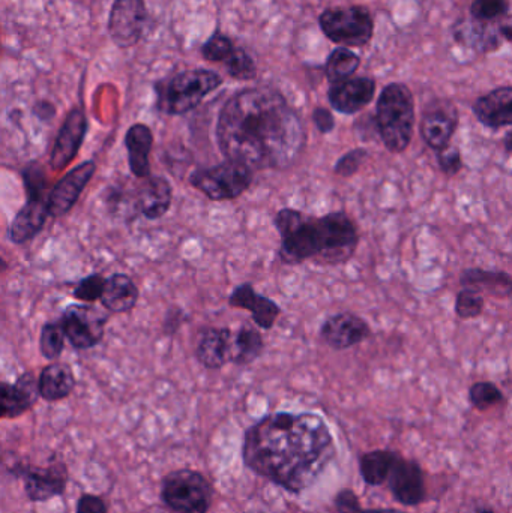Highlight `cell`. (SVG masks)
I'll return each instance as SVG.
<instances>
[{
  "mask_svg": "<svg viewBox=\"0 0 512 513\" xmlns=\"http://www.w3.org/2000/svg\"><path fill=\"white\" fill-rule=\"evenodd\" d=\"M463 287L475 288L479 293H487L490 296L509 297L512 294V278L505 272L497 270H482L478 267H470L464 270L460 276Z\"/></svg>",
  "mask_w": 512,
  "mask_h": 513,
  "instance_id": "83f0119b",
  "label": "cell"
},
{
  "mask_svg": "<svg viewBox=\"0 0 512 513\" xmlns=\"http://www.w3.org/2000/svg\"><path fill=\"white\" fill-rule=\"evenodd\" d=\"M386 485L394 500L406 507L419 506L427 498V483L421 464L416 459L404 458L401 453Z\"/></svg>",
  "mask_w": 512,
  "mask_h": 513,
  "instance_id": "8fae6325",
  "label": "cell"
},
{
  "mask_svg": "<svg viewBox=\"0 0 512 513\" xmlns=\"http://www.w3.org/2000/svg\"><path fill=\"white\" fill-rule=\"evenodd\" d=\"M50 212L47 200L28 198L25 206L17 212L10 225V239L16 245H23L34 239L46 227Z\"/></svg>",
  "mask_w": 512,
  "mask_h": 513,
  "instance_id": "d4e9b609",
  "label": "cell"
},
{
  "mask_svg": "<svg viewBox=\"0 0 512 513\" xmlns=\"http://www.w3.org/2000/svg\"><path fill=\"white\" fill-rule=\"evenodd\" d=\"M215 134L224 158L253 170H287L307 143L301 117L271 87L235 93L221 108Z\"/></svg>",
  "mask_w": 512,
  "mask_h": 513,
  "instance_id": "6da1fadb",
  "label": "cell"
},
{
  "mask_svg": "<svg viewBox=\"0 0 512 513\" xmlns=\"http://www.w3.org/2000/svg\"><path fill=\"white\" fill-rule=\"evenodd\" d=\"M508 9L506 0H473L472 15L475 20L491 21L502 18Z\"/></svg>",
  "mask_w": 512,
  "mask_h": 513,
  "instance_id": "f35d334b",
  "label": "cell"
},
{
  "mask_svg": "<svg viewBox=\"0 0 512 513\" xmlns=\"http://www.w3.org/2000/svg\"><path fill=\"white\" fill-rule=\"evenodd\" d=\"M10 473L23 480L26 497L34 503H44L64 494L70 480L67 464L56 456L46 467L19 462L10 468Z\"/></svg>",
  "mask_w": 512,
  "mask_h": 513,
  "instance_id": "9c48e42d",
  "label": "cell"
},
{
  "mask_svg": "<svg viewBox=\"0 0 512 513\" xmlns=\"http://www.w3.org/2000/svg\"><path fill=\"white\" fill-rule=\"evenodd\" d=\"M139 296V287L133 278L125 273H113L107 278L101 303L113 314H125L136 308Z\"/></svg>",
  "mask_w": 512,
  "mask_h": 513,
  "instance_id": "484cf974",
  "label": "cell"
},
{
  "mask_svg": "<svg viewBox=\"0 0 512 513\" xmlns=\"http://www.w3.org/2000/svg\"><path fill=\"white\" fill-rule=\"evenodd\" d=\"M254 170L242 162L226 161L191 173L190 183L212 201L235 200L253 185Z\"/></svg>",
  "mask_w": 512,
  "mask_h": 513,
  "instance_id": "52a82bcc",
  "label": "cell"
},
{
  "mask_svg": "<svg viewBox=\"0 0 512 513\" xmlns=\"http://www.w3.org/2000/svg\"><path fill=\"white\" fill-rule=\"evenodd\" d=\"M221 84V75L209 69L197 68L178 72L155 84L157 108L167 116H181L194 110Z\"/></svg>",
  "mask_w": 512,
  "mask_h": 513,
  "instance_id": "277c9868",
  "label": "cell"
},
{
  "mask_svg": "<svg viewBox=\"0 0 512 513\" xmlns=\"http://www.w3.org/2000/svg\"><path fill=\"white\" fill-rule=\"evenodd\" d=\"M274 225L281 237L278 255L289 266L305 261L337 266L349 261L358 248V228L344 212L313 216L284 207Z\"/></svg>",
  "mask_w": 512,
  "mask_h": 513,
  "instance_id": "3957f363",
  "label": "cell"
},
{
  "mask_svg": "<svg viewBox=\"0 0 512 513\" xmlns=\"http://www.w3.org/2000/svg\"><path fill=\"white\" fill-rule=\"evenodd\" d=\"M229 305L250 312L256 326L265 330L272 329L281 314L280 305L269 297L257 293L250 282H244L235 287L230 294Z\"/></svg>",
  "mask_w": 512,
  "mask_h": 513,
  "instance_id": "ffe728a7",
  "label": "cell"
},
{
  "mask_svg": "<svg viewBox=\"0 0 512 513\" xmlns=\"http://www.w3.org/2000/svg\"><path fill=\"white\" fill-rule=\"evenodd\" d=\"M265 350L262 333L250 324L239 327L233 344V362L238 366H247L256 362Z\"/></svg>",
  "mask_w": 512,
  "mask_h": 513,
  "instance_id": "f546056e",
  "label": "cell"
},
{
  "mask_svg": "<svg viewBox=\"0 0 512 513\" xmlns=\"http://www.w3.org/2000/svg\"><path fill=\"white\" fill-rule=\"evenodd\" d=\"M76 513H109V507L98 495L83 494L77 501Z\"/></svg>",
  "mask_w": 512,
  "mask_h": 513,
  "instance_id": "b9f144b4",
  "label": "cell"
},
{
  "mask_svg": "<svg viewBox=\"0 0 512 513\" xmlns=\"http://www.w3.org/2000/svg\"><path fill=\"white\" fill-rule=\"evenodd\" d=\"M38 386L44 401L58 402L67 399L76 387L73 368L68 363H50L41 371Z\"/></svg>",
  "mask_w": 512,
  "mask_h": 513,
  "instance_id": "4316f807",
  "label": "cell"
},
{
  "mask_svg": "<svg viewBox=\"0 0 512 513\" xmlns=\"http://www.w3.org/2000/svg\"><path fill=\"white\" fill-rule=\"evenodd\" d=\"M337 456L334 435L320 414H268L247 428L242 443L245 467L299 495L320 479Z\"/></svg>",
  "mask_w": 512,
  "mask_h": 513,
  "instance_id": "7a4b0ae2",
  "label": "cell"
},
{
  "mask_svg": "<svg viewBox=\"0 0 512 513\" xmlns=\"http://www.w3.org/2000/svg\"><path fill=\"white\" fill-rule=\"evenodd\" d=\"M361 60L349 48H335L326 62V77L332 84L341 83L349 80L356 71H358Z\"/></svg>",
  "mask_w": 512,
  "mask_h": 513,
  "instance_id": "4dcf8cb0",
  "label": "cell"
},
{
  "mask_svg": "<svg viewBox=\"0 0 512 513\" xmlns=\"http://www.w3.org/2000/svg\"><path fill=\"white\" fill-rule=\"evenodd\" d=\"M370 332V326L364 318L353 312H338L323 321L319 335L334 350H347L361 344L370 336Z\"/></svg>",
  "mask_w": 512,
  "mask_h": 513,
  "instance_id": "e0dca14e",
  "label": "cell"
},
{
  "mask_svg": "<svg viewBox=\"0 0 512 513\" xmlns=\"http://www.w3.org/2000/svg\"><path fill=\"white\" fill-rule=\"evenodd\" d=\"M97 173L95 161H86L77 165L73 170L68 171L52 189H50L49 206L52 218H61L71 212L76 206L79 198L82 197L88 183L91 182L94 174Z\"/></svg>",
  "mask_w": 512,
  "mask_h": 513,
  "instance_id": "5bb4252c",
  "label": "cell"
},
{
  "mask_svg": "<svg viewBox=\"0 0 512 513\" xmlns=\"http://www.w3.org/2000/svg\"><path fill=\"white\" fill-rule=\"evenodd\" d=\"M161 500L175 513H208L214 503V486L200 471L179 468L163 477Z\"/></svg>",
  "mask_w": 512,
  "mask_h": 513,
  "instance_id": "8992f818",
  "label": "cell"
},
{
  "mask_svg": "<svg viewBox=\"0 0 512 513\" xmlns=\"http://www.w3.org/2000/svg\"><path fill=\"white\" fill-rule=\"evenodd\" d=\"M376 83L371 78L356 77L332 84L328 98L334 110L343 114H355L373 101Z\"/></svg>",
  "mask_w": 512,
  "mask_h": 513,
  "instance_id": "7402d4cb",
  "label": "cell"
},
{
  "mask_svg": "<svg viewBox=\"0 0 512 513\" xmlns=\"http://www.w3.org/2000/svg\"><path fill=\"white\" fill-rule=\"evenodd\" d=\"M400 453L389 449H376L362 453L359 474L368 486L385 485Z\"/></svg>",
  "mask_w": 512,
  "mask_h": 513,
  "instance_id": "f1b7e54d",
  "label": "cell"
},
{
  "mask_svg": "<svg viewBox=\"0 0 512 513\" xmlns=\"http://www.w3.org/2000/svg\"><path fill=\"white\" fill-rule=\"evenodd\" d=\"M478 24H472L469 27H463L460 33H457V38L461 42L473 45V47L481 48V50H491L499 45V38L493 30L485 27V21L476 20Z\"/></svg>",
  "mask_w": 512,
  "mask_h": 513,
  "instance_id": "d590c367",
  "label": "cell"
},
{
  "mask_svg": "<svg viewBox=\"0 0 512 513\" xmlns=\"http://www.w3.org/2000/svg\"><path fill=\"white\" fill-rule=\"evenodd\" d=\"M235 336L227 327H206L200 332L196 357L200 365L209 369H220L233 362Z\"/></svg>",
  "mask_w": 512,
  "mask_h": 513,
  "instance_id": "d6986e66",
  "label": "cell"
},
{
  "mask_svg": "<svg viewBox=\"0 0 512 513\" xmlns=\"http://www.w3.org/2000/svg\"><path fill=\"white\" fill-rule=\"evenodd\" d=\"M59 320L71 347L89 350L103 341L109 315L92 305H70Z\"/></svg>",
  "mask_w": 512,
  "mask_h": 513,
  "instance_id": "30bf717a",
  "label": "cell"
},
{
  "mask_svg": "<svg viewBox=\"0 0 512 513\" xmlns=\"http://www.w3.org/2000/svg\"><path fill=\"white\" fill-rule=\"evenodd\" d=\"M152 146H154V134L148 125L134 123L130 126L125 134V147H127L130 171L137 179L152 176L151 161H149Z\"/></svg>",
  "mask_w": 512,
  "mask_h": 513,
  "instance_id": "cb8c5ba5",
  "label": "cell"
},
{
  "mask_svg": "<svg viewBox=\"0 0 512 513\" xmlns=\"http://www.w3.org/2000/svg\"><path fill=\"white\" fill-rule=\"evenodd\" d=\"M484 311V297L475 288L464 287L455 300V314L461 320H472Z\"/></svg>",
  "mask_w": 512,
  "mask_h": 513,
  "instance_id": "8d00e7d4",
  "label": "cell"
},
{
  "mask_svg": "<svg viewBox=\"0 0 512 513\" xmlns=\"http://www.w3.org/2000/svg\"><path fill=\"white\" fill-rule=\"evenodd\" d=\"M88 132V119L82 108H73L62 123L50 155V167L53 171L64 170L79 155Z\"/></svg>",
  "mask_w": 512,
  "mask_h": 513,
  "instance_id": "9a60e30c",
  "label": "cell"
},
{
  "mask_svg": "<svg viewBox=\"0 0 512 513\" xmlns=\"http://www.w3.org/2000/svg\"><path fill=\"white\" fill-rule=\"evenodd\" d=\"M313 122L316 128L319 129L322 134H329L334 131L335 119L332 116L331 111L328 108L317 107L313 111Z\"/></svg>",
  "mask_w": 512,
  "mask_h": 513,
  "instance_id": "7bdbcfd3",
  "label": "cell"
},
{
  "mask_svg": "<svg viewBox=\"0 0 512 513\" xmlns=\"http://www.w3.org/2000/svg\"><path fill=\"white\" fill-rule=\"evenodd\" d=\"M140 180L142 183L134 198L136 209L149 221L163 218L169 212L173 200V189L169 180L163 176H149Z\"/></svg>",
  "mask_w": 512,
  "mask_h": 513,
  "instance_id": "44dd1931",
  "label": "cell"
},
{
  "mask_svg": "<svg viewBox=\"0 0 512 513\" xmlns=\"http://www.w3.org/2000/svg\"><path fill=\"white\" fill-rule=\"evenodd\" d=\"M319 21L325 35L344 47H362L373 36V18L362 6L326 9Z\"/></svg>",
  "mask_w": 512,
  "mask_h": 513,
  "instance_id": "ba28073f",
  "label": "cell"
},
{
  "mask_svg": "<svg viewBox=\"0 0 512 513\" xmlns=\"http://www.w3.org/2000/svg\"><path fill=\"white\" fill-rule=\"evenodd\" d=\"M65 335L64 327H62L61 320L49 321L44 324L40 336V351L47 360H55L61 356L65 348Z\"/></svg>",
  "mask_w": 512,
  "mask_h": 513,
  "instance_id": "1f68e13d",
  "label": "cell"
},
{
  "mask_svg": "<svg viewBox=\"0 0 512 513\" xmlns=\"http://www.w3.org/2000/svg\"><path fill=\"white\" fill-rule=\"evenodd\" d=\"M56 110L50 102H38L35 105V114H37L40 119L47 120L52 119L55 116Z\"/></svg>",
  "mask_w": 512,
  "mask_h": 513,
  "instance_id": "f6af8a7d",
  "label": "cell"
},
{
  "mask_svg": "<svg viewBox=\"0 0 512 513\" xmlns=\"http://www.w3.org/2000/svg\"><path fill=\"white\" fill-rule=\"evenodd\" d=\"M202 54L211 62L223 63L230 77L236 80H253L256 77L257 69L253 59L223 33L215 32L203 44Z\"/></svg>",
  "mask_w": 512,
  "mask_h": 513,
  "instance_id": "2e32d148",
  "label": "cell"
},
{
  "mask_svg": "<svg viewBox=\"0 0 512 513\" xmlns=\"http://www.w3.org/2000/svg\"><path fill=\"white\" fill-rule=\"evenodd\" d=\"M0 398H2L0 416L4 419H17L32 410L38 398H41L40 386L34 372H25L20 375L16 383L4 381L0 387Z\"/></svg>",
  "mask_w": 512,
  "mask_h": 513,
  "instance_id": "ac0fdd59",
  "label": "cell"
},
{
  "mask_svg": "<svg viewBox=\"0 0 512 513\" xmlns=\"http://www.w3.org/2000/svg\"><path fill=\"white\" fill-rule=\"evenodd\" d=\"M437 162H439L440 170L443 173L451 174V176L463 168V159H461V153L457 147L448 146L437 152Z\"/></svg>",
  "mask_w": 512,
  "mask_h": 513,
  "instance_id": "60d3db41",
  "label": "cell"
},
{
  "mask_svg": "<svg viewBox=\"0 0 512 513\" xmlns=\"http://www.w3.org/2000/svg\"><path fill=\"white\" fill-rule=\"evenodd\" d=\"M473 113L487 128L499 129L512 125V87H499L476 99Z\"/></svg>",
  "mask_w": 512,
  "mask_h": 513,
  "instance_id": "603a6c76",
  "label": "cell"
},
{
  "mask_svg": "<svg viewBox=\"0 0 512 513\" xmlns=\"http://www.w3.org/2000/svg\"><path fill=\"white\" fill-rule=\"evenodd\" d=\"M415 126V102L409 87L388 84L377 101V128L386 149L401 153L409 147Z\"/></svg>",
  "mask_w": 512,
  "mask_h": 513,
  "instance_id": "5b68a950",
  "label": "cell"
},
{
  "mask_svg": "<svg viewBox=\"0 0 512 513\" xmlns=\"http://www.w3.org/2000/svg\"><path fill=\"white\" fill-rule=\"evenodd\" d=\"M26 195L34 200H49V180L46 171L38 162L26 165L22 173Z\"/></svg>",
  "mask_w": 512,
  "mask_h": 513,
  "instance_id": "e575fe53",
  "label": "cell"
},
{
  "mask_svg": "<svg viewBox=\"0 0 512 513\" xmlns=\"http://www.w3.org/2000/svg\"><path fill=\"white\" fill-rule=\"evenodd\" d=\"M473 513H497L494 512L493 509H490V507H479V509H476Z\"/></svg>",
  "mask_w": 512,
  "mask_h": 513,
  "instance_id": "c3c4849f",
  "label": "cell"
},
{
  "mask_svg": "<svg viewBox=\"0 0 512 513\" xmlns=\"http://www.w3.org/2000/svg\"><path fill=\"white\" fill-rule=\"evenodd\" d=\"M145 0H115L109 18V32L118 47L136 45L146 26Z\"/></svg>",
  "mask_w": 512,
  "mask_h": 513,
  "instance_id": "7c38bea8",
  "label": "cell"
},
{
  "mask_svg": "<svg viewBox=\"0 0 512 513\" xmlns=\"http://www.w3.org/2000/svg\"><path fill=\"white\" fill-rule=\"evenodd\" d=\"M503 144H505V149L508 150V152H512V131L506 134Z\"/></svg>",
  "mask_w": 512,
  "mask_h": 513,
  "instance_id": "7dc6e473",
  "label": "cell"
},
{
  "mask_svg": "<svg viewBox=\"0 0 512 513\" xmlns=\"http://www.w3.org/2000/svg\"><path fill=\"white\" fill-rule=\"evenodd\" d=\"M499 32L505 36L508 41L512 42V15L511 17L502 18L500 21Z\"/></svg>",
  "mask_w": 512,
  "mask_h": 513,
  "instance_id": "bcb514c9",
  "label": "cell"
},
{
  "mask_svg": "<svg viewBox=\"0 0 512 513\" xmlns=\"http://www.w3.org/2000/svg\"><path fill=\"white\" fill-rule=\"evenodd\" d=\"M182 324V311H176V315L173 314V311H170L167 314L166 320H164V332L167 335H172L173 332L179 329V326Z\"/></svg>",
  "mask_w": 512,
  "mask_h": 513,
  "instance_id": "ee69618b",
  "label": "cell"
},
{
  "mask_svg": "<svg viewBox=\"0 0 512 513\" xmlns=\"http://www.w3.org/2000/svg\"><path fill=\"white\" fill-rule=\"evenodd\" d=\"M469 401L479 411L490 410L505 401L502 390L490 381H478L469 389Z\"/></svg>",
  "mask_w": 512,
  "mask_h": 513,
  "instance_id": "d6a6232c",
  "label": "cell"
},
{
  "mask_svg": "<svg viewBox=\"0 0 512 513\" xmlns=\"http://www.w3.org/2000/svg\"><path fill=\"white\" fill-rule=\"evenodd\" d=\"M458 126V111L454 102L436 99L425 107L421 120V135L430 149L440 152L449 146Z\"/></svg>",
  "mask_w": 512,
  "mask_h": 513,
  "instance_id": "4fadbf2b",
  "label": "cell"
},
{
  "mask_svg": "<svg viewBox=\"0 0 512 513\" xmlns=\"http://www.w3.org/2000/svg\"><path fill=\"white\" fill-rule=\"evenodd\" d=\"M367 158L368 152L362 149V147L349 150V152L344 153V155L338 159L337 164L334 165L335 174L341 177H352L353 174L358 173L359 168L362 167V164H364Z\"/></svg>",
  "mask_w": 512,
  "mask_h": 513,
  "instance_id": "ab89813d",
  "label": "cell"
},
{
  "mask_svg": "<svg viewBox=\"0 0 512 513\" xmlns=\"http://www.w3.org/2000/svg\"><path fill=\"white\" fill-rule=\"evenodd\" d=\"M334 507L337 513H407L395 507H362L361 500L355 491L343 488L334 497Z\"/></svg>",
  "mask_w": 512,
  "mask_h": 513,
  "instance_id": "836d02e7",
  "label": "cell"
},
{
  "mask_svg": "<svg viewBox=\"0 0 512 513\" xmlns=\"http://www.w3.org/2000/svg\"><path fill=\"white\" fill-rule=\"evenodd\" d=\"M107 278L100 273H92L86 278L80 279L73 290L74 299L80 302L94 303L103 297L104 288H106Z\"/></svg>",
  "mask_w": 512,
  "mask_h": 513,
  "instance_id": "74e56055",
  "label": "cell"
}]
</instances>
